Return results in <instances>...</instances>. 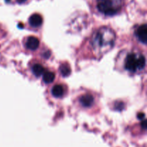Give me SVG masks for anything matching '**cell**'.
I'll use <instances>...</instances> for the list:
<instances>
[{
	"instance_id": "obj_5",
	"label": "cell",
	"mask_w": 147,
	"mask_h": 147,
	"mask_svg": "<svg viewBox=\"0 0 147 147\" xmlns=\"http://www.w3.org/2000/svg\"><path fill=\"white\" fill-rule=\"evenodd\" d=\"M40 46V40L34 36H30L27 38L25 42V46L28 50H35Z\"/></svg>"
},
{
	"instance_id": "obj_6",
	"label": "cell",
	"mask_w": 147,
	"mask_h": 147,
	"mask_svg": "<svg viewBox=\"0 0 147 147\" xmlns=\"http://www.w3.org/2000/svg\"><path fill=\"white\" fill-rule=\"evenodd\" d=\"M136 36L138 38L144 43H146L147 39V27L145 24H142L139 26L136 30Z\"/></svg>"
},
{
	"instance_id": "obj_7",
	"label": "cell",
	"mask_w": 147,
	"mask_h": 147,
	"mask_svg": "<svg viewBox=\"0 0 147 147\" xmlns=\"http://www.w3.org/2000/svg\"><path fill=\"white\" fill-rule=\"evenodd\" d=\"M42 17L40 14H33L29 19V23L32 27H38L42 24Z\"/></svg>"
},
{
	"instance_id": "obj_14",
	"label": "cell",
	"mask_w": 147,
	"mask_h": 147,
	"mask_svg": "<svg viewBox=\"0 0 147 147\" xmlns=\"http://www.w3.org/2000/svg\"><path fill=\"white\" fill-rule=\"evenodd\" d=\"M144 118V113H140V115H139V118Z\"/></svg>"
},
{
	"instance_id": "obj_3",
	"label": "cell",
	"mask_w": 147,
	"mask_h": 147,
	"mask_svg": "<svg viewBox=\"0 0 147 147\" xmlns=\"http://www.w3.org/2000/svg\"><path fill=\"white\" fill-rule=\"evenodd\" d=\"M146 66V58L142 53L131 52L126 55L124 68L131 73H136L143 70Z\"/></svg>"
},
{
	"instance_id": "obj_4",
	"label": "cell",
	"mask_w": 147,
	"mask_h": 147,
	"mask_svg": "<svg viewBox=\"0 0 147 147\" xmlns=\"http://www.w3.org/2000/svg\"><path fill=\"white\" fill-rule=\"evenodd\" d=\"M79 102L84 108H90L94 103V97L90 94L86 93L79 98Z\"/></svg>"
},
{
	"instance_id": "obj_13",
	"label": "cell",
	"mask_w": 147,
	"mask_h": 147,
	"mask_svg": "<svg viewBox=\"0 0 147 147\" xmlns=\"http://www.w3.org/2000/svg\"><path fill=\"white\" fill-rule=\"evenodd\" d=\"M26 1H27V0H17V2L20 3V4H22V3H24Z\"/></svg>"
},
{
	"instance_id": "obj_8",
	"label": "cell",
	"mask_w": 147,
	"mask_h": 147,
	"mask_svg": "<svg viewBox=\"0 0 147 147\" xmlns=\"http://www.w3.org/2000/svg\"><path fill=\"white\" fill-rule=\"evenodd\" d=\"M65 92L64 87L61 84H56L52 89V94L55 97H60L63 96Z\"/></svg>"
},
{
	"instance_id": "obj_12",
	"label": "cell",
	"mask_w": 147,
	"mask_h": 147,
	"mask_svg": "<svg viewBox=\"0 0 147 147\" xmlns=\"http://www.w3.org/2000/svg\"><path fill=\"white\" fill-rule=\"evenodd\" d=\"M142 127H143L144 128H146V121L145 120H144L143 121H142Z\"/></svg>"
},
{
	"instance_id": "obj_1",
	"label": "cell",
	"mask_w": 147,
	"mask_h": 147,
	"mask_svg": "<svg viewBox=\"0 0 147 147\" xmlns=\"http://www.w3.org/2000/svg\"><path fill=\"white\" fill-rule=\"evenodd\" d=\"M116 34L111 28L102 27L92 34L89 40L93 56L100 57L111 50L114 46Z\"/></svg>"
},
{
	"instance_id": "obj_10",
	"label": "cell",
	"mask_w": 147,
	"mask_h": 147,
	"mask_svg": "<svg viewBox=\"0 0 147 147\" xmlns=\"http://www.w3.org/2000/svg\"><path fill=\"white\" fill-rule=\"evenodd\" d=\"M55 75L53 72L50 71H45L43 74V81L46 84H50L54 81Z\"/></svg>"
},
{
	"instance_id": "obj_9",
	"label": "cell",
	"mask_w": 147,
	"mask_h": 147,
	"mask_svg": "<svg viewBox=\"0 0 147 147\" xmlns=\"http://www.w3.org/2000/svg\"><path fill=\"white\" fill-rule=\"evenodd\" d=\"M32 71L35 76H40L45 71L44 66L40 63H34L32 67Z\"/></svg>"
},
{
	"instance_id": "obj_2",
	"label": "cell",
	"mask_w": 147,
	"mask_h": 147,
	"mask_svg": "<svg viewBox=\"0 0 147 147\" xmlns=\"http://www.w3.org/2000/svg\"><path fill=\"white\" fill-rule=\"evenodd\" d=\"M96 8L103 15L113 16L119 14L124 5V0H95Z\"/></svg>"
},
{
	"instance_id": "obj_11",
	"label": "cell",
	"mask_w": 147,
	"mask_h": 147,
	"mask_svg": "<svg viewBox=\"0 0 147 147\" xmlns=\"http://www.w3.org/2000/svg\"><path fill=\"white\" fill-rule=\"evenodd\" d=\"M60 71L61 74L63 76H67L70 74L71 73V69H70V66L67 63H63L60 66Z\"/></svg>"
}]
</instances>
